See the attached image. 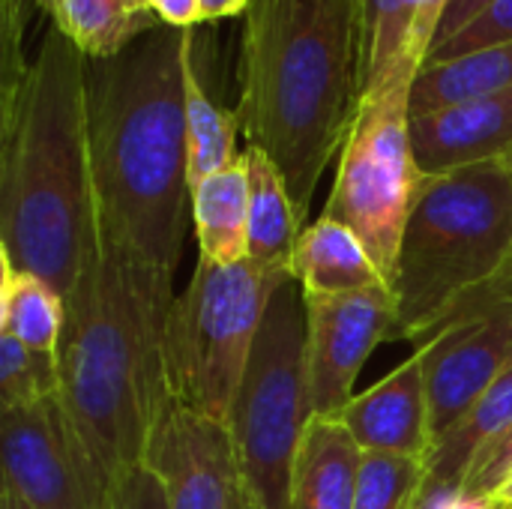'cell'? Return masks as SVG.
<instances>
[{"label": "cell", "mask_w": 512, "mask_h": 509, "mask_svg": "<svg viewBox=\"0 0 512 509\" xmlns=\"http://www.w3.org/2000/svg\"><path fill=\"white\" fill-rule=\"evenodd\" d=\"M501 90H512V42L444 63H426L411 87V117Z\"/></svg>", "instance_id": "cell-21"}, {"label": "cell", "mask_w": 512, "mask_h": 509, "mask_svg": "<svg viewBox=\"0 0 512 509\" xmlns=\"http://www.w3.org/2000/svg\"><path fill=\"white\" fill-rule=\"evenodd\" d=\"M174 273L96 237L66 294L57 348L60 402L108 492L144 465L168 390V318Z\"/></svg>", "instance_id": "cell-3"}, {"label": "cell", "mask_w": 512, "mask_h": 509, "mask_svg": "<svg viewBox=\"0 0 512 509\" xmlns=\"http://www.w3.org/2000/svg\"><path fill=\"white\" fill-rule=\"evenodd\" d=\"M512 42V0H492L489 6H483L468 24H462L453 36H447L444 42H438L426 63H444V60H456L492 45H507Z\"/></svg>", "instance_id": "cell-27"}, {"label": "cell", "mask_w": 512, "mask_h": 509, "mask_svg": "<svg viewBox=\"0 0 512 509\" xmlns=\"http://www.w3.org/2000/svg\"><path fill=\"white\" fill-rule=\"evenodd\" d=\"M183 96H186V147H189V186L195 189L201 180H207L216 171H225L240 159L237 153V111L222 108L216 99H210L198 63H195V45L186 54L183 69Z\"/></svg>", "instance_id": "cell-22"}, {"label": "cell", "mask_w": 512, "mask_h": 509, "mask_svg": "<svg viewBox=\"0 0 512 509\" xmlns=\"http://www.w3.org/2000/svg\"><path fill=\"white\" fill-rule=\"evenodd\" d=\"M420 348L438 441L512 369V276L471 294Z\"/></svg>", "instance_id": "cell-9"}, {"label": "cell", "mask_w": 512, "mask_h": 509, "mask_svg": "<svg viewBox=\"0 0 512 509\" xmlns=\"http://www.w3.org/2000/svg\"><path fill=\"white\" fill-rule=\"evenodd\" d=\"M0 333L18 339L30 351L57 354L66 300L57 288L33 273H18L0 258Z\"/></svg>", "instance_id": "cell-23"}, {"label": "cell", "mask_w": 512, "mask_h": 509, "mask_svg": "<svg viewBox=\"0 0 512 509\" xmlns=\"http://www.w3.org/2000/svg\"><path fill=\"white\" fill-rule=\"evenodd\" d=\"M192 228L204 261L219 267L249 261V165L243 153L192 189Z\"/></svg>", "instance_id": "cell-17"}, {"label": "cell", "mask_w": 512, "mask_h": 509, "mask_svg": "<svg viewBox=\"0 0 512 509\" xmlns=\"http://www.w3.org/2000/svg\"><path fill=\"white\" fill-rule=\"evenodd\" d=\"M512 423V369L447 432L426 459V486L432 492H462L483 450Z\"/></svg>", "instance_id": "cell-19"}, {"label": "cell", "mask_w": 512, "mask_h": 509, "mask_svg": "<svg viewBox=\"0 0 512 509\" xmlns=\"http://www.w3.org/2000/svg\"><path fill=\"white\" fill-rule=\"evenodd\" d=\"M447 6H450V0H423L420 3V15H417L414 36H411V60L417 69L426 66V57L435 45V36H438V27H441Z\"/></svg>", "instance_id": "cell-30"}, {"label": "cell", "mask_w": 512, "mask_h": 509, "mask_svg": "<svg viewBox=\"0 0 512 509\" xmlns=\"http://www.w3.org/2000/svg\"><path fill=\"white\" fill-rule=\"evenodd\" d=\"M0 462L3 486L30 509H105L108 486L60 396L0 411Z\"/></svg>", "instance_id": "cell-10"}, {"label": "cell", "mask_w": 512, "mask_h": 509, "mask_svg": "<svg viewBox=\"0 0 512 509\" xmlns=\"http://www.w3.org/2000/svg\"><path fill=\"white\" fill-rule=\"evenodd\" d=\"M510 261V159L426 174L393 279L396 339L429 342L471 294L510 276Z\"/></svg>", "instance_id": "cell-5"}, {"label": "cell", "mask_w": 512, "mask_h": 509, "mask_svg": "<svg viewBox=\"0 0 512 509\" xmlns=\"http://www.w3.org/2000/svg\"><path fill=\"white\" fill-rule=\"evenodd\" d=\"M363 450L330 417H312L291 474L288 509H354Z\"/></svg>", "instance_id": "cell-15"}, {"label": "cell", "mask_w": 512, "mask_h": 509, "mask_svg": "<svg viewBox=\"0 0 512 509\" xmlns=\"http://www.w3.org/2000/svg\"><path fill=\"white\" fill-rule=\"evenodd\" d=\"M231 509H255V507H252V501L246 498V492L240 489V495L234 498V504H231Z\"/></svg>", "instance_id": "cell-37"}, {"label": "cell", "mask_w": 512, "mask_h": 509, "mask_svg": "<svg viewBox=\"0 0 512 509\" xmlns=\"http://www.w3.org/2000/svg\"><path fill=\"white\" fill-rule=\"evenodd\" d=\"M363 453H390L426 462L435 447L426 354L417 348L387 378L357 393L336 417Z\"/></svg>", "instance_id": "cell-13"}, {"label": "cell", "mask_w": 512, "mask_h": 509, "mask_svg": "<svg viewBox=\"0 0 512 509\" xmlns=\"http://www.w3.org/2000/svg\"><path fill=\"white\" fill-rule=\"evenodd\" d=\"M0 9L27 24L30 21V12L36 9V0H0Z\"/></svg>", "instance_id": "cell-34"}, {"label": "cell", "mask_w": 512, "mask_h": 509, "mask_svg": "<svg viewBox=\"0 0 512 509\" xmlns=\"http://www.w3.org/2000/svg\"><path fill=\"white\" fill-rule=\"evenodd\" d=\"M417 509H432V498H429V486H426V492H423V498H420V504Z\"/></svg>", "instance_id": "cell-38"}, {"label": "cell", "mask_w": 512, "mask_h": 509, "mask_svg": "<svg viewBox=\"0 0 512 509\" xmlns=\"http://www.w3.org/2000/svg\"><path fill=\"white\" fill-rule=\"evenodd\" d=\"M510 162H512V156H510ZM510 276H512V261H510Z\"/></svg>", "instance_id": "cell-40"}, {"label": "cell", "mask_w": 512, "mask_h": 509, "mask_svg": "<svg viewBox=\"0 0 512 509\" xmlns=\"http://www.w3.org/2000/svg\"><path fill=\"white\" fill-rule=\"evenodd\" d=\"M306 300V372L312 417L336 420L357 396L354 384L381 342L396 339L393 288L321 294Z\"/></svg>", "instance_id": "cell-11"}, {"label": "cell", "mask_w": 512, "mask_h": 509, "mask_svg": "<svg viewBox=\"0 0 512 509\" xmlns=\"http://www.w3.org/2000/svg\"><path fill=\"white\" fill-rule=\"evenodd\" d=\"M138 3H144V6H150V3H147V0H138Z\"/></svg>", "instance_id": "cell-39"}, {"label": "cell", "mask_w": 512, "mask_h": 509, "mask_svg": "<svg viewBox=\"0 0 512 509\" xmlns=\"http://www.w3.org/2000/svg\"><path fill=\"white\" fill-rule=\"evenodd\" d=\"M426 480V462L420 459L363 453L354 509H417Z\"/></svg>", "instance_id": "cell-25"}, {"label": "cell", "mask_w": 512, "mask_h": 509, "mask_svg": "<svg viewBox=\"0 0 512 509\" xmlns=\"http://www.w3.org/2000/svg\"><path fill=\"white\" fill-rule=\"evenodd\" d=\"M54 27L69 36L87 60H102L138 36L162 27L159 15L138 0H36Z\"/></svg>", "instance_id": "cell-20"}, {"label": "cell", "mask_w": 512, "mask_h": 509, "mask_svg": "<svg viewBox=\"0 0 512 509\" xmlns=\"http://www.w3.org/2000/svg\"><path fill=\"white\" fill-rule=\"evenodd\" d=\"M309 420L306 300L288 276L270 294L228 420L243 492L255 509H288L291 474Z\"/></svg>", "instance_id": "cell-6"}, {"label": "cell", "mask_w": 512, "mask_h": 509, "mask_svg": "<svg viewBox=\"0 0 512 509\" xmlns=\"http://www.w3.org/2000/svg\"><path fill=\"white\" fill-rule=\"evenodd\" d=\"M51 396H60L57 354L30 351L0 333V411L27 408Z\"/></svg>", "instance_id": "cell-26"}, {"label": "cell", "mask_w": 512, "mask_h": 509, "mask_svg": "<svg viewBox=\"0 0 512 509\" xmlns=\"http://www.w3.org/2000/svg\"><path fill=\"white\" fill-rule=\"evenodd\" d=\"M144 465L168 509H231L243 489L231 426L174 399L153 429Z\"/></svg>", "instance_id": "cell-12"}, {"label": "cell", "mask_w": 512, "mask_h": 509, "mask_svg": "<svg viewBox=\"0 0 512 509\" xmlns=\"http://www.w3.org/2000/svg\"><path fill=\"white\" fill-rule=\"evenodd\" d=\"M486 501H489V507L492 509H512V471L510 477H507Z\"/></svg>", "instance_id": "cell-35"}, {"label": "cell", "mask_w": 512, "mask_h": 509, "mask_svg": "<svg viewBox=\"0 0 512 509\" xmlns=\"http://www.w3.org/2000/svg\"><path fill=\"white\" fill-rule=\"evenodd\" d=\"M288 273H261L252 261L219 267L198 258L186 291L168 318V390L171 399L231 420L267 303Z\"/></svg>", "instance_id": "cell-7"}, {"label": "cell", "mask_w": 512, "mask_h": 509, "mask_svg": "<svg viewBox=\"0 0 512 509\" xmlns=\"http://www.w3.org/2000/svg\"><path fill=\"white\" fill-rule=\"evenodd\" d=\"M411 138L423 174L510 159L512 90L417 114L411 117Z\"/></svg>", "instance_id": "cell-14"}, {"label": "cell", "mask_w": 512, "mask_h": 509, "mask_svg": "<svg viewBox=\"0 0 512 509\" xmlns=\"http://www.w3.org/2000/svg\"><path fill=\"white\" fill-rule=\"evenodd\" d=\"M512 471V423L507 426L504 435H498L486 450L483 456L474 462L471 474H468V483L459 495H468V498H489Z\"/></svg>", "instance_id": "cell-28"}, {"label": "cell", "mask_w": 512, "mask_h": 509, "mask_svg": "<svg viewBox=\"0 0 512 509\" xmlns=\"http://www.w3.org/2000/svg\"><path fill=\"white\" fill-rule=\"evenodd\" d=\"M105 509H168V501L156 474L147 465H141L108 492Z\"/></svg>", "instance_id": "cell-29"}, {"label": "cell", "mask_w": 512, "mask_h": 509, "mask_svg": "<svg viewBox=\"0 0 512 509\" xmlns=\"http://www.w3.org/2000/svg\"><path fill=\"white\" fill-rule=\"evenodd\" d=\"M243 156L249 165V261L261 273H288L303 216L270 156L258 147H246Z\"/></svg>", "instance_id": "cell-18"}, {"label": "cell", "mask_w": 512, "mask_h": 509, "mask_svg": "<svg viewBox=\"0 0 512 509\" xmlns=\"http://www.w3.org/2000/svg\"><path fill=\"white\" fill-rule=\"evenodd\" d=\"M0 501H3V509H30L24 501H21V498H18V495H15V492H12V489H6V486H3Z\"/></svg>", "instance_id": "cell-36"}, {"label": "cell", "mask_w": 512, "mask_h": 509, "mask_svg": "<svg viewBox=\"0 0 512 509\" xmlns=\"http://www.w3.org/2000/svg\"><path fill=\"white\" fill-rule=\"evenodd\" d=\"M492 0H450V6H447V12H444V18H441V27H438V36H435V45L438 42H444L447 36H453L462 24H468L483 6H489ZM432 45V48H435Z\"/></svg>", "instance_id": "cell-32"}, {"label": "cell", "mask_w": 512, "mask_h": 509, "mask_svg": "<svg viewBox=\"0 0 512 509\" xmlns=\"http://www.w3.org/2000/svg\"><path fill=\"white\" fill-rule=\"evenodd\" d=\"M363 93V0H249L237 120L246 147L279 168L303 219Z\"/></svg>", "instance_id": "cell-4"}, {"label": "cell", "mask_w": 512, "mask_h": 509, "mask_svg": "<svg viewBox=\"0 0 512 509\" xmlns=\"http://www.w3.org/2000/svg\"><path fill=\"white\" fill-rule=\"evenodd\" d=\"M195 27H156L87 66L99 237L174 273L192 213L183 69Z\"/></svg>", "instance_id": "cell-2"}, {"label": "cell", "mask_w": 512, "mask_h": 509, "mask_svg": "<svg viewBox=\"0 0 512 509\" xmlns=\"http://www.w3.org/2000/svg\"><path fill=\"white\" fill-rule=\"evenodd\" d=\"M246 6H249V0H201V18L204 21L234 18V15H243Z\"/></svg>", "instance_id": "cell-33"}, {"label": "cell", "mask_w": 512, "mask_h": 509, "mask_svg": "<svg viewBox=\"0 0 512 509\" xmlns=\"http://www.w3.org/2000/svg\"><path fill=\"white\" fill-rule=\"evenodd\" d=\"M411 87L414 78L402 75L363 93L324 207V216L357 231L390 288L405 225L426 186L411 138Z\"/></svg>", "instance_id": "cell-8"}, {"label": "cell", "mask_w": 512, "mask_h": 509, "mask_svg": "<svg viewBox=\"0 0 512 509\" xmlns=\"http://www.w3.org/2000/svg\"><path fill=\"white\" fill-rule=\"evenodd\" d=\"M24 30L27 24L0 12V258L66 300L99 237L90 60L57 27L24 60Z\"/></svg>", "instance_id": "cell-1"}, {"label": "cell", "mask_w": 512, "mask_h": 509, "mask_svg": "<svg viewBox=\"0 0 512 509\" xmlns=\"http://www.w3.org/2000/svg\"><path fill=\"white\" fill-rule=\"evenodd\" d=\"M150 9L159 15L162 24L168 27H195L201 18V0H147Z\"/></svg>", "instance_id": "cell-31"}, {"label": "cell", "mask_w": 512, "mask_h": 509, "mask_svg": "<svg viewBox=\"0 0 512 509\" xmlns=\"http://www.w3.org/2000/svg\"><path fill=\"white\" fill-rule=\"evenodd\" d=\"M423 0H363L366 27V93L393 78H417L411 60V36Z\"/></svg>", "instance_id": "cell-24"}, {"label": "cell", "mask_w": 512, "mask_h": 509, "mask_svg": "<svg viewBox=\"0 0 512 509\" xmlns=\"http://www.w3.org/2000/svg\"><path fill=\"white\" fill-rule=\"evenodd\" d=\"M288 273L300 285L303 297L354 294L387 285L357 231L324 213L318 222L303 228L291 252Z\"/></svg>", "instance_id": "cell-16"}]
</instances>
